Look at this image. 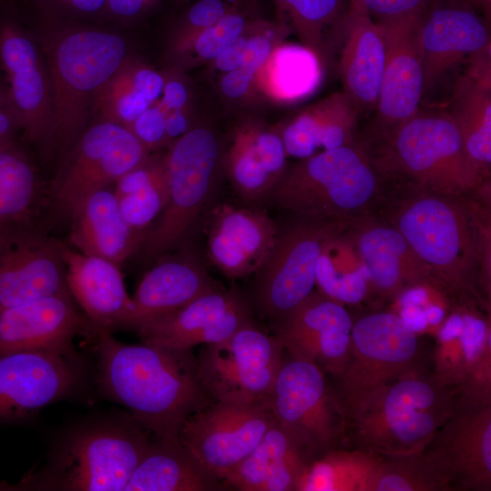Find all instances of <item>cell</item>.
I'll return each mask as SVG.
<instances>
[{"instance_id": "obj_1", "label": "cell", "mask_w": 491, "mask_h": 491, "mask_svg": "<svg viewBox=\"0 0 491 491\" xmlns=\"http://www.w3.org/2000/svg\"><path fill=\"white\" fill-rule=\"evenodd\" d=\"M93 339L99 391L127 408L153 436L179 440L188 416L214 402L191 350L127 345L108 331Z\"/></svg>"}, {"instance_id": "obj_2", "label": "cell", "mask_w": 491, "mask_h": 491, "mask_svg": "<svg viewBox=\"0 0 491 491\" xmlns=\"http://www.w3.org/2000/svg\"><path fill=\"white\" fill-rule=\"evenodd\" d=\"M33 32L49 74L56 152L63 156L89 125L94 98L131 55L120 34L45 15Z\"/></svg>"}, {"instance_id": "obj_3", "label": "cell", "mask_w": 491, "mask_h": 491, "mask_svg": "<svg viewBox=\"0 0 491 491\" xmlns=\"http://www.w3.org/2000/svg\"><path fill=\"white\" fill-rule=\"evenodd\" d=\"M456 396L423 362L346 415L342 447L379 456L421 452L452 413Z\"/></svg>"}, {"instance_id": "obj_4", "label": "cell", "mask_w": 491, "mask_h": 491, "mask_svg": "<svg viewBox=\"0 0 491 491\" xmlns=\"http://www.w3.org/2000/svg\"><path fill=\"white\" fill-rule=\"evenodd\" d=\"M386 217L456 304L484 303L481 235L457 196L415 188L390 206Z\"/></svg>"}, {"instance_id": "obj_5", "label": "cell", "mask_w": 491, "mask_h": 491, "mask_svg": "<svg viewBox=\"0 0 491 491\" xmlns=\"http://www.w3.org/2000/svg\"><path fill=\"white\" fill-rule=\"evenodd\" d=\"M130 414L81 422L54 446L46 465L16 490L125 491L152 437Z\"/></svg>"}, {"instance_id": "obj_6", "label": "cell", "mask_w": 491, "mask_h": 491, "mask_svg": "<svg viewBox=\"0 0 491 491\" xmlns=\"http://www.w3.org/2000/svg\"><path fill=\"white\" fill-rule=\"evenodd\" d=\"M380 194V174L370 155L352 144L301 159L266 198L301 216L355 222Z\"/></svg>"}, {"instance_id": "obj_7", "label": "cell", "mask_w": 491, "mask_h": 491, "mask_svg": "<svg viewBox=\"0 0 491 491\" xmlns=\"http://www.w3.org/2000/svg\"><path fill=\"white\" fill-rule=\"evenodd\" d=\"M381 140L380 155L370 156L380 175L400 176L415 188L457 197L486 181L448 113L419 109Z\"/></svg>"}, {"instance_id": "obj_8", "label": "cell", "mask_w": 491, "mask_h": 491, "mask_svg": "<svg viewBox=\"0 0 491 491\" xmlns=\"http://www.w3.org/2000/svg\"><path fill=\"white\" fill-rule=\"evenodd\" d=\"M166 148L167 203L140 247L149 259L180 243L208 205L222 169V143L209 125H195Z\"/></svg>"}, {"instance_id": "obj_9", "label": "cell", "mask_w": 491, "mask_h": 491, "mask_svg": "<svg viewBox=\"0 0 491 491\" xmlns=\"http://www.w3.org/2000/svg\"><path fill=\"white\" fill-rule=\"evenodd\" d=\"M423 355L418 335L393 311L353 322L347 359L333 386L345 416L374 391L425 362Z\"/></svg>"}, {"instance_id": "obj_10", "label": "cell", "mask_w": 491, "mask_h": 491, "mask_svg": "<svg viewBox=\"0 0 491 491\" xmlns=\"http://www.w3.org/2000/svg\"><path fill=\"white\" fill-rule=\"evenodd\" d=\"M268 405L314 460L342 446L344 410L326 374L314 363L285 351Z\"/></svg>"}, {"instance_id": "obj_11", "label": "cell", "mask_w": 491, "mask_h": 491, "mask_svg": "<svg viewBox=\"0 0 491 491\" xmlns=\"http://www.w3.org/2000/svg\"><path fill=\"white\" fill-rule=\"evenodd\" d=\"M284 353L276 334L252 322L225 340L202 347L196 357L199 376L214 401L269 406Z\"/></svg>"}, {"instance_id": "obj_12", "label": "cell", "mask_w": 491, "mask_h": 491, "mask_svg": "<svg viewBox=\"0 0 491 491\" xmlns=\"http://www.w3.org/2000/svg\"><path fill=\"white\" fill-rule=\"evenodd\" d=\"M352 223L304 216L279 231L268 257L255 274L253 300L258 313L276 326L299 306L314 291L325 245Z\"/></svg>"}, {"instance_id": "obj_13", "label": "cell", "mask_w": 491, "mask_h": 491, "mask_svg": "<svg viewBox=\"0 0 491 491\" xmlns=\"http://www.w3.org/2000/svg\"><path fill=\"white\" fill-rule=\"evenodd\" d=\"M0 66L6 101L21 131L44 160L56 152L48 70L34 35L16 18L0 15Z\"/></svg>"}, {"instance_id": "obj_14", "label": "cell", "mask_w": 491, "mask_h": 491, "mask_svg": "<svg viewBox=\"0 0 491 491\" xmlns=\"http://www.w3.org/2000/svg\"><path fill=\"white\" fill-rule=\"evenodd\" d=\"M85 374L73 345L0 351V424L25 421L68 397Z\"/></svg>"}, {"instance_id": "obj_15", "label": "cell", "mask_w": 491, "mask_h": 491, "mask_svg": "<svg viewBox=\"0 0 491 491\" xmlns=\"http://www.w3.org/2000/svg\"><path fill=\"white\" fill-rule=\"evenodd\" d=\"M149 154L126 127L94 121L62 156L52 195L70 215L86 195L114 185Z\"/></svg>"}, {"instance_id": "obj_16", "label": "cell", "mask_w": 491, "mask_h": 491, "mask_svg": "<svg viewBox=\"0 0 491 491\" xmlns=\"http://www.w3.org/2000/svg\"><path fill=\"white\" fill-rule=\"evenodd\" d=\"M421 452L448 491H490L491 402L456 396L452 413Z\"/></svg>"}, {"instance_id": "obj_17", "label": "cell", "mask_w": 491, "mask_h": 491, "mask_svg": "<svg viewBox=\"0 0 491 491\" xmlns=\"http://www.w3.org/2000/svg\"><path fill=\"white\" fill-rule=\"evenodd\" d=\"M274 420L269 406L214 401L188 416L179 440L223 480L255 448Z\"/></svg>"}, {"instance_id": "obj_18", "label": "cell", "mask_w": 491, "mask_h": 491, "mask_svg": "<svg viewBox=\"0 0 491 491\" xmlns=\"http://www.w3.org/2000/svg\"><path fill=\"white\" fill-rule=\"evenodd\" d=\"M436 337V377L457 396L491 402L490 319L474 310L473 303L456 304Z\"/></svg>"}, {"instance_id": "obj_19", "label": "cell", "mask_w": 491, "mask_h": 491, "mask_svg": "<svg viewBox=\"0 0 491 491\" xmlns=\"http://www.w3.org/2000/svg\"><path fill=\"white\" fill-rule=\"evenodd\" d=\"M254 322L250 300L238 289L219 288L139 327L142 343L177 350L219 343Z\"/></svg>"}, {"instance_id": "obj_20", "label": "cell", "mask_w": 491, "mask_h": 491, "mask_svg": "<svg viewBox=\"0 0 491 491\" xmlns=\"http://www.w3.org/2000/svg\"><path fill=\"white\" fill-rule=\"evenodd\" d=\"M352 325L343 304L317 290L276 326V335L286 353L336 378L347 359Z\"/></svg>"}, {"instance_id": "obj_21", "label": "cell", "mask_w": 491, "mask_h": 491, "mask_svg": "<svg viewBox=\"0 0 491 491\" xmlns=\"http://www.w3.org/2000/svg\"><path fill=\"white\" fill-rule=\"evenodd\" d=\"M416 38L424 70V93L463 60L490 48L486 23L465 5H429L417 21Z\"/></svg>"}, {"instance_id": "obj_22", "label": "cell", "mask_w": 491, "mask_h": 491, "mask_svg": "<svg viewBox=\"0 0 491 491\" xmlns=\"http://www.w3.org/2000/svg\"><path fill=\"white\" fill-rule=\"evenodd\" d=\"M419 17L382 24L387 53L376 105L375 130L383 138L415 115L424 94V70L416 38Z\"/></svg>"}, {"instance_id": "obj_23", "label": "cell", "mask_w": 491, "mask_h": 491, "mask_svg": "<svg viewBox=\"0 0 491 491\" xmlns=\"http://www.w3.org/2000/svg\"><path fill=\"white\" fill-rule=\"evenodd\" d=\"M278 232L265 212L223 204L211 215L207 255L230 278L255 275L272 251Z\"/></svg>"}, {"instance_id": "obj_24", "label": "cell", "mask_w": 491, "mask_h": 491, "mask_svg": "<svg viewBox=\"0 0 491 491\" xmlns=\"http://www.w3.org/2000/svg\"><path fill=\"white\" fill-rule=\"evenodd\" d=\"M287 155L275 127L247 118L222 143V169L236 194L245 200L266 198L287 169Z\"/></svg>"}, {"instance_id": "obj_25", "label": "cell", "mask_w": 491, "mask_h": 491, "mask_svg": "<svg viewBox=\"0 0 491 491\" xmlns=\"http://www.w3.org/2000/svg\"><path fill=\"white\" fill-rule=\"evenodd\" d=\"M97 333L70 293L0 308V351L67 346Z\"/></svg>"}, {"instance_id": "obj_26", "label": "cell", "mask_w": 491, "mask_h": 491, "mask_svg": "<svg viewBox=\"0 0 491 491\" xmlns=\"http://www.w3.org/2000/svg\"><path fill=\"white\" fill-rule=\"evenodd\" d=\"M70 293L60 242L41 235L6 239L0 249V308Z\"/></svg>"}, {"instance_id": "obj_27", "label": "cell", "mask_w": 491, "mask_h": 491, "mask_svg": "<svg viewBox=\"0 0 491 491\" xmlns=\"http://www.w3.org/2000/svg\"><path fill=\"white\" fill-rule=\"evenodd\" d=\"M336 33L343 39L339 68L343 92L360 113L373 110L386 60V28L370 16L360 0H349Z\"/></svg>"}, {"instance_id": "obj_28", "label": "cell", "mask_w": 491, "mask_h": 491, "mask_svg": "<svg viewBox=\"0 0 491 491\" xmlns=\"http://www.w3.org/2000/svg\"><path fill=\"white\" fill-rule=\"evenodd\" d=\"M68 290L97 331L127 329L134 311L120 266L60 242Z\"/></svg>"}, {"instance_id": "obj_29", "label": "cell", "mask_w": 491, "mask_h": 491, "mask_svg": "<svg viewBox=\"0 0 491 491\" xmlns=\"http://www.w3.org/2000/svg\"><path fill=\"white\" fill-rule=\"evenodd\" d=\"M222 288L194 256L164 255L139 282L134 296V311L127 329L142 326L175 311L198 296Z\"/></svg>"}, {"instance_id": "obj_30", "label": "cell", "mask_w": 491, "mask_h": 491, "mask_svg": "<svg viewBox=\"0 0 491 491\" xmlns=\"http://www.w3.org/2000/svg\"><path fill=\"white\" fill-rule=\"evenodd\" d=\"M358 224L355 235L358 256L368 271L369 285L378 294L394 299L410 286L432 284L441 287L393 225L364 220Z\"/></svg>"}, {"instance_id": "obj_31", "label": "cell", "mask_w": 491, "mask_h": 491, "mask_svg": "<svg viewBox=\"0 0 491 491\" xmlns=\"http://www.w3.org/2000/svg\"><path fill=\"white\" fill-rule=\"evenodd\" d=\"M314 459L276 419L255 448L223 481L241 491H296Z\"/></svg>"}, {"instance_id": "obj_32", "label": "cell", "mask_w": 491, "mask_h": 491, "mask_svg": "<svg viewBox=\"0 0 491 491\" xmlns=\"http://www.w3.org/2000/svg\"><path fill=\"white\" fill-rule=\"evenodd\" d=\"M70 215V241L75 249L106 259L120 267L140 249L145 237L125 220L114 185L90 193Z\"/></svg>"}, {"instance_id": "obj_33", "label": "cell", "mask_w": 491, "mask_h": 491, "mask_svg": "<svg viewBox=\"0 0 491 491\" xmlns=\"http://www.w3.org/2000/svg\"><path fill=\"white\" fill-rule=\"evenodd\" d=\"M490 65V48L468 59L466 71L455 85L447 112L468 158L485 180L491 167Z\"/></svg>"}, {"instance_id": "obj_34", "label": "cell", "mask_w": 491, "mask_h": 491, "mask_svg": "<svg viewBox=\"0 0 491 491\" xmlns=\"http://www.w3.org/2000/svg\"><path fill=\"white\" fill-rule=\"evenodd\" d=\"M360 112L344 93H334L275 127L287 156L305 159L352 145Z\"/></svg>"}, {"instance_id": "obj_35", "label": "cell", "mask_w": 491, "mask_h": 491, "mask_svg": "<svg viewBox=\"0 0 491 491\" xmlns=\"http://www.w3.org/2000/svg\"><path fill=\"white\" fill-rule=\"evenodd\" d=\"M225 487L180 440L153 436L125 491H218Z\"/></svg>"}, {"instance_id": "obj_36", "label": "cell", "mask_w": 491, "mask_h": 491, "mask_svg": "<svg viewBox=\"0 0 491 491\" xmlns=\"http://www.w3.org/2000/svg\"><path fill=\"white\" fill-rule=\"evenodd\" d=\"M164 74L132 55L96 93L91 116L128 128L161 96Z\"/></svg>"}, {"instance_id": "obj_37", "label": "cell", "mask_w": 491, "mask_h": 491, "mask_svg": "<svg viewBox=\"0 0 491 491\" xmlns=\"http://www.w3.org/2000/svg\"><path fill=\"white\" fill-rule=\"evenodd\" d=\"M114 190L126 223L146 235L168 199L164 154L150 153L115 183Z\"/></svg>"}, {"instance_id": "obj_38", "label": "cell", "mask_w": 491, "mask_h": 491, "mask_svg": "<svg viewBox=\"0 0 491 491\" xmlns=\"http://www.w3.org/2000/svg\"><path fill=\"white\" fill-rule=\"evenodd\" d=\"M320 63L303 46L278 45L255 77V90L274 101L296 99L316 85Z\"/></svg>"}, {"instance_id": "obj_39", "label": "cell", "mask_w": 491, "mask_h": 491, "mask_svg": "<svg viewBox=\"0 0 491 491\" xmlns=\"http://www.w3.org/2000/svg\"><path fill=\"white\" fill-rule=\"evenodd\" d=\"M379 455L346 447L330 450L315 459L296 491H367Z\"/></svg>"}, {"instance_id": "obj_40", "label": "cell", "mask_w": 491, "mask_h": 491, "mask_svg": "<svg viewBox=\"0 0 491 491\" xmlns=\"http://www.w3.org/2000/svg\"><path fill=\"white\" fill-rule=\"evenodd\" d=\"M282 20L293 28L304 47L325 64L329 31L336 32L346 13L344 0H274ZM348 6V5H347Z\"/></svg>"}, {"instance_id": "obj_41", "label": "cell", "mask_w": 491, "mask_h": 491, "mask_svg": "<svg viewBox=\"0 0 491 491\" xmlns=\"http://www.w3.org/2000/svg\"><path fill=\"white\" fill-rule=\"evenodd\" d=\"M289 30L290 27L283 20L276 23L262 19L252 20L247 29V42L242 64L219 78L218 90L223 98L238 102L255 90L256 75Z\"/></svg>"}, {"instance_id": "obj_42", "label": "cell", "mask_w": 491, "mask_h": 491, "mask_svg": "<svg viewBox=\"0 0 491 491\" xmlns=\"http://www.w3.org/2000/svg\"><path fill=\"white\" fill-rule=\"evenodd\" d=\"M251 19L238 7L182 45L165 51L167 67L184 71L209 64L247 29Z\"/></svg>"}, {"instance_id": "obj_43", "label": "cell", "mask_w": 491, "mask_h": 491, "mask_svg": "<svg viewBox=\"0 0 491 491\" xmlns=\"http://www.w3.org/2000/svg\"><path fill=\"white\" fill-rule=\"evenodd\" d=\"M367 491H448L422 452L380 456Z\"/></svg>"}, {"instance_id": "obj_44", "label": "cell", "mask_w": 491, "mask_h": 491, "mask_svg": "<svg viewBox=\"0 0 491 491\" xmlns=\"http://www.w3.org/2000/svg\"><path fill=\"white\" fill-rule=\"evenodd\" d=\"M40 182L30 158L15 142L0 145V196L19 221L26 218L36 205Z\"/></svg>"}, {"instance_id": "obj_45", "label": "cell", "mask_w": 491, "mask_h": 491, "mask_svg": "<svg viewBox=\"0 0 491 491\" xmlns=\"http://www.w3.org/2000/svg\"><path fill=\"white\" fill-rule=\"evenodd\" d=\"M316 284L319 291L342 304H356L368 294L369 275L364 265L352 272H340L322 251L316 268Z\"/></svg>"}, {"instance_id": "obj_46", "label": "cell", "mask_w": 491, "mask_h": 491, "mask_svg": "<svg viewBox=\"0 0 491 491\" xmlns=\"http://www.w3.org/2000/svg\"><path fill=\"white\" fill-rule=\"evenodd\" d=\"M237 7L225 0L195 1L174 26L167 42L166 51L186 42Z\"/></svg>"}, {"instance_id": "obj_47", "label": "cell", "mask_w": 491, "mask_h": 491, "mask_svg": "<svg viewBox=\"0 0 491 491\" xmlns=\"http://www.w3.org/2000/svg\"><path fill=\"white\" fill-rule=\"evenodd\" d=\"M375 21L394 24L420 17L432 0H360Z\"/></svg>"}, {"instance_id": "obj_48", "label": "cell", "mask_w": 491, "mask_h": 491, "mask_svg": "<svg viewBox=\"0 0 491 491\" xmlns=\"http://www.w3.org/2000/svg\"><path fill=\"white\" fill-rule=\"evenodd\" d=\"M165 111L155 102L127 128L149 152L167 147Z\"/></svg>"}, {"instance_id": "obj_49", "label": "cell", "mask_w": 491, "mask_h": 491, "mask_svg": "<svg viewBox=\"0 0 491 491\" xmlns=\"http://www.w3.org/2000/svg\"><path fill=\"white\" fill-rule=\"evenodd\" d=\"M45 15L78 21L106 15L107 0H36Z\"/></svg>"}, {"instance_id": "obj_50", "label": "cell", "mask_w": 491, "mask_h": 491, "mask_svg": "<svg viewBox=\"0 0 491 491\" xmlns=\"http://www.w3.org/2000/svg\"><path fill=\"white\" fill-rule=\"evenodd\" d=\"M164 86L156 101L165 114L191 107V93L183 71L166 67L163 70Z\"/></svg>"}, {"instance_id": "obj_51", "label": "cell", "mask_w": 491, "mask_h": 491, "mask_svg": "<svg viewBox=\"0 0 491 491\" xmlns=\"http://www.w3.org/2000/svg\"><path fill=\"white\" fill-rule=\"evenodd\" d=\"M247 29L209 63L210 72L214 75L221 76L240 66L247 42Z\"/></svg>"}, {"instance_id": "obj_52", "label": "cell", "mask_w": 491, "mask_h": 491, "mask_svg": "<svg viewBox=\"0 0 491 491\" xmlns=\"http://www.w3.org/2000/svg\"><path fill=\"white\" fill-rule=\"evenodd\" d=\"M157 0H107L106 15L118 20H133L142 16Z\"/></svg>"}, {"instance_id": "obj_53", "label": "cell", "mask_w": 491, "mask_h": 491, "mask_svg": "<svg viewBox=\"0 0 491 491\" xmlns=\"http://www.w3.org/2000/svg\"><path fill=\"white\" fill-rule=\"evenodd\" d=\"M191 114V107L174 110L166 114L165 135L167 146L195 125Z\"/></svg>"}, {"instance_id": "obj_54", "label": "cell", "mask_w": 491, "mask_h": 491, "mask_svg": "<svg viewBox=\"0 0 491 491\" xmlns=\"http://www.w3.org/2000/svg\"><path fill=\"white\" fill-rule=\"evenodd\" d=\"M395 313L415 333H429V326L425 308L419 306H406L396 309Z\"/></svg>"}, {"instance_id": "obj_55", "label": "cell", "mask_w": 491, "mask_h": 491, "mask_svg": "<svg viewBox=\"0 0 491 491\" xmlns=\"http://www.w3.org/2000/svg\"><path fill=\"white\" fill-rule=\"evenodd\" d=\"M18 131H21L20 126L6 101L0 106V145L14 142Z\"/></svg>"}, {"instance_id": "obj_56", "label": "cell", "mask_w": 491, "mask_h": 491, "mask_svg": "<svg viewBox=\"0 0 491 491\" xmlns=\"http://www.w3.org/2000/svg\"><path fill=\"white\" fill-rule=\"evenodd\" d=\"M13 221L19 219L6 201L0 196V232H4L3 227Z\"/></svg>"}, {"instance_id": "obj_57", "label": "cell", "mask_w": 491, "mask_h": 491, "mask_svg": "<svg viewBox=\"0 0 491 491\" xmlns=\"http://www.w3.org/2000/svg\"><path fill=\"white\" fill-rule=\"evenodd\" d=\"M475 7L484 10L486 13L490 11V0H466Z\"/></svg>"}, {"instance_id": "obj_58", "label": "cell", "mask_w": 491, "mask_h": 491, "mask_svg": "<svg viewBox=\"0 0 491 491\" xmlns=\"http://www.w3.org/2000/svg\"><path fill=\"white\" fill-rule=\"evenodd\" d=\"M5 102H6V98H5L4 87L0 84V106L3 105Z\"/></svg>"}, {"instance_id": "obj_59", "label": "cell", "mask_w": 491, "mask_h": 491, "mask_svg": "<svg viewBox=\"0 0 491 491\" xmlns=\"http://www.w3.org/2000/svg\"><path fill=\"white\" fill-rule=\"evenodd\" d=\"M5 239H6V235L4 232H0V249L3 246Z\"/></svg>"}]
</instances>
